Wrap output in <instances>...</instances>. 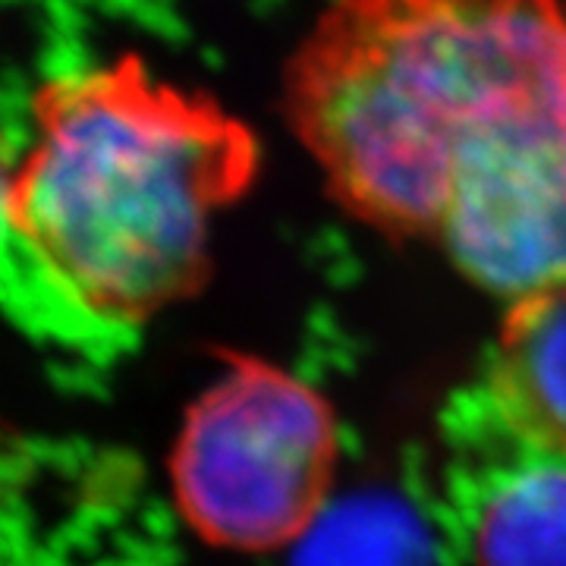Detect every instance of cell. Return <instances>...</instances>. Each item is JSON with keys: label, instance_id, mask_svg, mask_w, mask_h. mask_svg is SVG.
<instances>
[{"label": "cell", "instance_id": "3957f363", "mask_svg": "<svg viewBox=\"0 0 566 566\" xmlns=\"http://www.w3.org/2000/svg\"><path fill=\"white\" fill-rule=\"evenodd\" d=\"M501 10L504 61L457 136L434 240L513 303L566 281V3Z\"/></svg>", "mask_w": 566, "mask_h": 566}, {"label": "cell", "instance_id": "277c9868", "mask_svg": "<svg viewBox=\"0 0 566 566\" xmlns=\"http://www.w3.org/2000/svg\"><path fill=\"white\" fill-rule=\"evenodd\" d=\"M340 460L331 403L281 365L227 353L170 450L177 510L202 542L262 554L303 542Z\"/></svg>", "mask_w": 566, "mask_h": 566}, {"label": "cell", "instance_id": "5b68a950", "mask_svg": "<svg viewBox=\"0 0 566 566\" xmlns=\"http://www.w3.org/2000/svg\"><path fill=\"white\" fill-rule=\"evenodd\" d=\"M450 513L472 566H566V457L469 397L453 428Z\"/></svg>", "mask_w": 566, "mask_h": 566}, {"label": "cell", "instance_id": "6da1fadb", "mask_svg": "<svg viewBox=\"0 0 566 566\" xmlns=\"http://www.w3.org/2000/svg\"><path fill=\"white\" fill-rule=\"evenodd\" d=\"M262 170L252 126L139 54L66 70L29 102L3 243L70 312L139 327L214 271V223Z\"/></svg>", "mask_w": 566, "mask_h": 566}, {"label": "cell", "instance_id": "ba28073f", "mask_svg": "<svg viewBox=\"0 0 566 566\" xmlns=\"http://www.w3.org/2000/svg\"><path fill=\"white\" fill-rule=\"evenodd\" d=\"M13 148L7 145V136L0 129V243H3V202H7V182H10V170H13Z\"/></svg>", "mask_w": 566, "mask_h": 566}, {"label": "cell", "instance_id": "7a4b0ae2", "mask_svg": "<svg viewBox=\"0 0 566 566\" xmlns=\"http://www.w3.org/2000/svg\"><path fill=\"white\" fill-rule=\"evenodd\" d=\"M501 61V0H331L286 61L283 114L349 218L434 240L453 145Z\"/></svg>", "mask_w": 566, "mask_h": 566}, {"label": "cell", "instance_id": "52a82bcc", "mask_svg": "<svg viewBox=\"0 0 566 566\" xmlns=\"http://www.w3.org/2000/svg\"><path fill=\"white\" fill-rule=\"evenodd\" d=\"M303 542L305 566H422L416 538L387 510H353L340 520H318Z\"/></svg>", "mask_w": 566, "mask_h": 566}, {"label": "cell", "instance_id": "8992f818", "mask_svg": "<svg viewBox=\"0 0 566 566\" xmlns=\"http://www.w3.org/2000/svg\"><path fill=\"white\" fill-rule=\"evenodd\" d=\"M472 400L516 438L566 457V281L513 300Z\"/></svg>", "mask_w": 566, "mask_h": 566}]
</instances>
